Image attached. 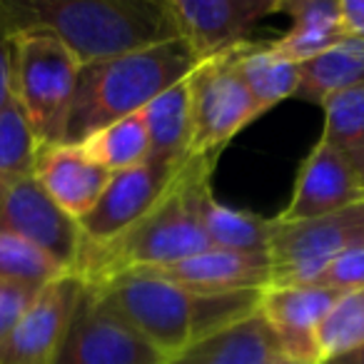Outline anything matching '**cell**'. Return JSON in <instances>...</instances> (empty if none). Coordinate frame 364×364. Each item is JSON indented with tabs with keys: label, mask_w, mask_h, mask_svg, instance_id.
I'll return each mask as SVG.
<instances>
[{
	"label": "cell",
	"mask_w": 364,
	"mask_h": 364,
	"mask_svg": "<svg viewBox=\"0 0 364 364\" xmlns=\"http://www.w3.org/2000/svg\"><path fill=\"white\" fill-rule=\"evenodd\" d=\"M277 13H287L292 28L269 50L294 65L322 55L347 38L339 18V0H277Z\"/></svg>",
	"instance_id": "e0dca14e"
},
{
	"label": "cell",
	"mask_w": 364,
	"mask_h": 364,
	"mask_svg": "<svg viewBox=\"0 0 364 364\" xmlns=\"http://www.w3.org/2000/svg\"><path fill=\"white\" fill-rule=\"evenodd\" d=\"M364 203L362 182L354 177L349 165L322 140L307 155L294 185L287 210L277 215L279 223H302L324 218L352 205Z\"/></svg>",
	"instance_id": "2e32d148"
},
{
	"label": "cell",
	"mask_w": 364,
	"mask_h": 364,
	"mask_svg": "<svg viewBox=\"0 0 364 364\" xmlns=\"http://www.w3.org/2000/svg\"><path fill=\"white\" fill-rule=\"evenodd\" d=\"M13 100V28L0 3V110Z\"/></svg>",
	"instance_id": "f546056e"
},
{
	"label": "cell",
	"mask_w": 364,
	"mask_h": 364,
	"mask_svg": "<svg viewBox=\"0 0 364 364\" xmlns=\"http://www.w3.org/2000/svg\"><path fill=\"white\" fill-rule=\"evenodd\" d=\"M200 225L213 250L228 252H267L272 220L240 213L215 203L213 190L200 200Z\"/></svg>",
	"instance_id": "44dd1931"
},
{
	"label": "cell",
	"mask_w": 364,
	"mask_h": 364,
	"mask_svg": "<svg viewBox=\"0 0 364 364\" xmlns=\"http://www.w3.org/2000/svg\"><path fill=\"white\" fill-rule=\"evenodd\" d=\"M13 33L41 28L80 65L177 41L167 0H0Z\"/></svg>",
	"instance_id": "3957f363"
},
{
	"label": "cell",
	"mask_w": 364,
	"mask_h": 364,
	"mask_svg": "<svg viewBox=\"0 0 364 364\" xmlns=\"http://www.w3.org/2000/svg\"><path fill=\"white\" fill-rule=\"evenodd\" d=\"M342 292L317 284L264 287L257 314L267 324L277 354L289 364H322L319 327Z\"/></svg>",
	"instance_id": "30bf717a"
},
{
	"label": "cell",
	"mask_w": 364,
	"mask_h": 364,
	"mask_svg": "<svg viewBox=\"0 0 364 364\" xmlns=\"http://www.w3.org/2000/svg\"><path fill=\"white\" fill-rule=\"evenodd\" d=\"M85 287V279L75 272L63 274L43 287L36 302L0 344V364H50Z\"/></svg>",
	"instance_id": "8fae6325"
},
{
	"label": "cell",
	"mask_w": 364,
	"mask_h": 364,
	"mask_svg": "<svg viewBox=\"0 0 364 364\" xmlns=\"http://www.w3.org/2000/svg\"><path fill=\"white\" fill-rule=\"evenodd\" d=\"M41 289H28L18 287V284L0 282V344L11 334V329L18 324V319L28 312L33 302H36Z\"/></svg>",
	"instance_id": "f1b7e54d"
},
{
	"label": "cell",
	"mask_w": 364,
	"mask_h": 364,
	"mask_svg": "<svg viewBox=\"0 0 364 364\" xmlns=\"http://www.w3.org/2000/svg\"><path fill=\"white\" fill-rule=\"evenodd\" d=\"M347 357H352V359H357L359 364H364V347H362V349H357L354 354H347Z\"/></svg>",
	"instance_id": "d6a6232c"
},
{
	"label": "cell",
	"mask_w": 364,
	"mask_h": 364,
	"mask_svg": "<svg viewBox=\"0 0 364 364\" xmlns=\"http://www.w3.org/2000/svg\"><path fill=\"white\" fill-rule=\"evenodd\" d=\"M82 152L107 172L130 170L150 157V137L142 112L112 122L80 142Z\"/></svg>",
	"instance_id": "cb8c5ba5"
},
{
	"label": "cell",
	"mask_w": 364,
	"mask_h": 364,
	"mask_svg": "<svg viewBox=\"0 0 364 364\" xmlns=\"http://www.w3.org/2000/svg\"><path fill=\"white\" fill-rule=\"evenodd\" d=\"M272 364H289V362H284V359L282 357H279V359H274V362Z\"/></svg>",
	"instance_id": "836d02e7"
},
{
	"label": "cell",
	"mask_w": 364,
	"mask_h": 364,
	"mask_svg": "<svg viewBox=\"0 0 364 364\" xmlns=\"http://www.w3.org/2000/svg\"><path fill=\"white\" fill-rule=\"evenodd\" d=\"M237 68L259 110H269L277 102L297 95L299 87V68L284 58L274 55L267 48L245 46L237 48Z\"/></svg>",
	"instance_id": "603a6c76"
},
{
	"label": "cell",
	"mask_w": 364,
	"mask_h": 364,
	"mask_svg": "<svg viewBox=\"0 0 364 364\" xmlns=\"http://www.w3.org/2000/svg\"><path fill=\"white\" fill-rule=\"evenodd\" d=\"M213 162L215 157H190L177 172L170 193L117 237L107 242L82 240L73 272L85 284H102L120 274L162 267L210 250L200 225V200L210 190Z\"/></svg>",
	"instance_id": "7a4b0ae2"
},
{
	"label": "cell",
	"mask_w": 364,
	"mask_h": 364,
	"mask_svg": "<svg viewBox=\"0 0 364 364\" xmlns=\"http://www.w3.org/2000/svg\"><path fill=\"white\" fill-rule=\"evenodd\" d=\"M41 150L36 132L16 100L0 110V177H28Z\"/></svg>",
	"instance_id": "4316f807"
},
{
	"label": "cell",
	"mask_w": 364,
	"mask_h": 364,
	"mask_svg": "<svg viewBox=\"0 0 364 364\" xmlns=\"http://www.w3.org/2000/svg\"><path fill=\"white\" fill-rule=\"evenodd\" d=\"M339 18L344 36L364 41V0H339Z\"/></svg>",
	"instance_id": "4dcf8cb0"
},
{
	"label": "cell",
	"mask_w": 364,
	"mask_h": 364,
	"mask_svg": "<svg viewBox=\"0 0 364 364\" xmlns=\"http://www.w3.org/2000/svg\"><path fill=\"white\" fill-rule=\"evenodd\" d=\"M142 120L150 137L152 162L162 165H185L193 147V117H190V95L185 80L157 95L142 110Z\"/></svg>",
	"instance_id": "ac0fdd59"
},
{
	"label": "cell",
	"mask_w": 364,
	"mask_h": 364,
	"mask_svg": "<svg viewBox=\"0 0 364 364\" xmlns=\"http://www.w3.org/2000/svg\"><path fill=\"white\" fill-rule=\"evenodd\" d=\"M279 359L274 339L259 314L203 339L170 364H272Z\"/></svg>",
	"instance_id": "d6986e66"
},
{
	"label": "cell",
	"mask_w": 364,
	"mask_h": 364,
	"mask_svg": "<svg viewBox=\"0 0 364 364\" xmlns=\"http://www.w3.org/2000/svg\"><path fill=\"white\" fill-rule=\"evenodd\" d=\"M299 68L297 95L314 105L364 82V41L344 38L342 43L324 50L322 55L302 63Z\"/></svg>",
	"instance_id": "ffe728a7"
},
{
	"label": "cell",
	"mask_w": 364,
	"mask_h": 364,
	"mask_svg": "<svg viewBox=\"0 0 364 364\" xmlns=\"http://www.w3.org/2000/svg\"><path fill=\"white\" fill-rule=\"evenodd\" d=\"M364 347V287L342 294L319 327L322 362L347 357Z\"/></svg>",
	"instance_id": "484cf974"
},
{
	"label": "cell",
	"mask_w": 364,
	"mask_h": 364,
	"mask_svg": "<svg viewBox=\"0 0 364 364\" xmlns=\"http://www.w3.org/2000/svg\"><path fill=\"white\" fill-rule=\"evenodd\" d=\"M33 177L60 213L80 223L105 193L112 172L92 162L80 145H41Z\"/></svg>",
	"instance_id": "9a60e30c"
},
{
	"label": "cell",
	"mask_w": 364,
	"mask_h": 364,
	"mask_svg": "<svg viewBox=\"0 0 364 364\" xmlns=\"http://www.w3.org/2000/svg\"><path fill=\"white\" fill-rule=\"evenodd\" d=\"M195 65L198 58L182 38L80 65L63 142L80 145L102 127L142 112L157 95L185 80Z\"/></svg>",
	"instance_id": "277c9868"
},
{
	"label": "cell",
	"mask_w": 364,
	"mask_h": 364,
	"mask_svg": "<svg viewBox=\"0 0 364 364\" xmlns=\"http://www.w3.org/2000/svg\"><path fill=\"white\" fill-rule=\"evenodd\" d=\"M100 299L140 332L167 359L180 357L203 339L247 322L257 314L262 289L242 292H190L147 274H120L87 284Z\"/></svg>",
	"instance_id": "6da1fadb"
},
{
	"label": "cell",
	"mask_w": 364,
	"mask_h": 364,
	"mask_svg": "<svg viewBox=\"0 0 364 364\" xmlns=\"http://www.w3.org/2000/svg\"><path fill=\"white\" fill-rule=\"evenodd\" d=\"M193 117V157H215L245 125L262 115L237 68V48L200 60L185 77Z\"/></svg>",
	"instance_id": "52a82bcc"
},
{
	"label": "cell",
	"mask_w": 364,
	"mask_h": 364,
	"mask_svg": "<svg viewBox=\"0 0 364 364\" xmlns=\"http://www.w3.org/2000/svg\"><path fill=\"white\" fill-rule=\"evenodd\" d=\"M182 165L145 160L130 170L112 172L92 213L77 223L85 242H107L142 220L175 185Z\"/></svg>",
	"instance_id": "7c38bea8"
},
{
	"label": "cell",
	"mask_w": 364,
	"mask_h": 364,
	"mask_svg": "<svg viewBox=\"0 0 364 364\" xmlns=\"http://www.w3.org/2000/svg\"><path fill=\"white\" fill-rule=\"evenodd\" d=\"M322 142L347 162L364 188V82L324 102Z\"/></svg>",
	"instance_id": "7402d4cb"
},
{
	"label": "cell",
	"mask_w": 364,
	"mask_h": 364,
	"mask_svg": "<svg viewBox=\"0 0 364 364\" xmlns=\"http://www.w3.org/2000/svg\"><path fill=\"white\" fill-rule=\"evenodd\" d=\"M63 274L68 269L50 252L26 237L0 232V282L43 289Z\"/></svg>",
	"instance_id": "d4e9b609"
},
{
	"label": "cell",
	"mask_w": 364,
	"mask_h": 364,
	"mask_svg": "<svg viewBox=\"0 0 364 364\" xmlns=\"http://www.w3.org/2000/svg\"><path fill=\"white\" fill-rule=\"evenodd\" d=\"M50 364H170V359L85 287Z\"/></svg>",
	"instance_id": "ba28073f"
},
{
	"label": "cell",
	"mask_w": 364,
	"mask_h": 364,
	"mask_svg": "<svg viewBox=\"0 0 364 364\" xmlns=\"http://www.w3.org/2000/svg\"><path fill=\"white\" fill-rule=\"evenodd\" d=\"M137 274L165 279L190 292H242L264 289L272 282L267 252H228L213 247L180 262L137 269Z\"/></svg>",
	"instance_id": "5bb4252c"
},
{
	"label": "cell",
	"mask_w": 364,
	"mask_h": 364,
	"mask_svg": "<svg viewBox=\"0 0 364 364\" xmlns=\"http://www.w3.org/2000/svg\"><path fill=\"white\" fill-rule=\"evenodd\" d=\"M180 38L195 58L223 55L250 43V33L269 13H277V0H167Z\"/></svg>",
	"instance_id": "4fadbf2b"
},
{
	"label": "cell",
	"mask_w": 364,
	"mask_h": 364,
	"mask_svg": "<svg viewBox=\"0 0 364 364\" xmlns=\"http://www.w3.org/2000/svg\"><path fill=\"white\" fill-rule=\"evenodd\" d=\"M364 245V203L324 218L279 223L269 230V287L312 284L344 252Z\"/></svg>",
	"instance_id": "8992f818"
},
{
	"label": "cell",
	"mask_w": 364,
	"mask_h": 364,
	"mask_svg": "<svg viewBox=\"0 0 364 364\" xmlns=\"http://www.w3.org/2000/svg\"><path fill=\"white\" fill-rule=\"evenodd\" d=\"M0 232L31 240L68 272L75 269L82 247L80 228L53 205L33 175L0 177Z\"/></svg>",
	"instance_id": "9c48e42d"
},
{
	"label": "cell",
	"mask_w": 364,
	"mask_h": 364,
	"mask_svg": "<svg viewBox=\"0 0 364 364\" xmlns=\"http://www.w3.org/2000/svg\"><path fill=\"white\" fill-rule=\"evenodd\" d=\"M77 73V58L53 33L41 28L13 33V100L41 145H58L65 137Z\"/></svg>",
	"instance_id": "5b68a950"
},
{
	"label": "cell",
	"mask_w": 364,
	"mask_h": 364,
	"mask_svg": "<svg viewBox=\"0 0 364 364\" xmlns=\"http://www.w3.org/2000/svg\"><path fill=\"white\" fill-rule=\"evenodd\" d=\"M312 284L337 289V292H342V294L364 287V245H359V247L349 250L342 257L334 259Z\"/></svg>",
	"instance_id": "83f0119b"
},
{
	"label": "cell",
	"mask_w": 364,
	"mask_h": 364,
	"mask_svg": "<svg viewBox=\"0 0 364 364\" xmlns=\"http://www.w3.org/2000/svg\"><path fill=\"white\" fill-rule=\"evenodd\" d=\"M322 364H359V362L352 357H337V359H329V362H322Z\"/></svg>",
	"instance_id": "1f68e13d"
}]
</instances>
